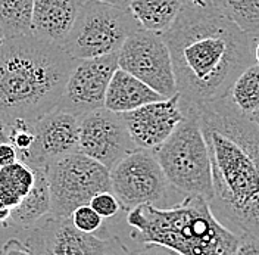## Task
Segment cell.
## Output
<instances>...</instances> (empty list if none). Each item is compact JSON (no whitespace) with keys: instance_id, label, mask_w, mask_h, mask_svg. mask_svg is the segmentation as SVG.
<instances>
[{"instance_id":"cell-32","label":"cell","mask_w":259,"mask_h":255,"mask_svg":"<svg viewBox=\"0 0 259 255\" xmlns=\"http://www.w3.org/2000/svg\"><path fill=\"white\" fill-rule=\"evenodd\" d=\"M183 5L193 6V8H208L213 6V0H181Z\"/></svg>"},{"instance_id":"cell-18","label":"cell","mask_w":259,"mask_h":255,"mask_svg":"<svg viewBox=\"0 0 259 255\" xmlns=\"http://www.w3.org/2000/svg\"><path fill=\"white\" fill-rule=\"evenodd\" d=\"M183 9L181 0H131L128 11L143 30L163 34Z\"/></svg>"},{"instance_id":"cell-16","label":"cell","mask_w":259,"mask_h":255,"mask_svg":"<svg viewBox=\"0 0 259 255\" xmlns=\"http://www.w3.org/2000/svg\"><path fill=\"white\" fill-rule=\"evenodd\" d=\"M163 99V96L159 95L152 87H149L146 83L139 80L127 71L118 68L106 92L105 108H108L109 111L122 114Z\"/></svg>"},{"instance_id":"cell-36","label":"cell","mask_w":259,"mask_h":255,"mask_svg":"<svg viewBox=\"0 0 259 255\" xmlns=\"http://www.w3.org/2000/svg\"><path fill=\"white\" fill-rule=\"evenodd\" d=\"M249 117H250V120H252V121H253V123H255V124L259 127V110H256V111L253 112L252 115H249Z\"/></svg>"},{"instance_id":"cell-3","label":"cell","mask_w":259,"mask_h":255,"mask_svg":"<svg viewBox=\"0 0 259 255\" xmlns=\"http://www.w3.org/2000/svg\"><path fill=\"white\" fill-rule=\"evenodd\" d=\"M77 59L61 45L32 34L0 46V121L34 124L56 110Z\"/></svg>"},{"instance_id":"cell-1","label":"cell","mask_w":259,"mask_h":255,"mask_svg":"<svg viewBox=\"0 0 259 255\" xmlns=\"http://www.w3.org/2000/svg\"><path fill=\"white\" fill-rule=\"evenodd\" d=\"M166 42L181 100L189 105L223 99L246 68L255 62L253 39L215 6L183 5Z\"/></svg>"},{"instance_id":"cell-30","label":"cell","mask_w":259,"mask_h":255,"mask_svg":"<svg viewBox=\"0 0 259 255\" xmlns=\"http://www.w3.org/2000/svg\"><path fill=\"white\" fill-rule=\"evenodd\" d=\"M109 238H111L109 246L103 255H133V252L124 245V242L118 236H109Z\"/></svg>"},{"instance_id":"cell-22","label":"cell","mask_w":259,"mask_h":255,"mask_svg":"<svg viewBox=\"0 0 259 255\" xmlns=\"http://www.w3.org/2000/svg\"><path fill=\"white\" fill-rule=\"evenodd\" d=\"M228 97L246 115L259 110V65L246 68L233 84Z\"/></svg>"},{"instance_id":"cell-24","label":"cell","mask_w":259,"mask_h":255,"mask_svg":"<svg viewBox=\"0 0 259 255\" xmlns=\"http://www.w3.org/2000/svg\"><path fill=\"white\" fill-rule=\"evenodd\" d=\"M9 128H11V143L16 148L18 155L21 157L27 154L35 140L32 124H28L25 121H18L15 124L9 126Z\"/></svg>"},{"instance_id":"cell-13","label":"cell","mask_w":259,"mask_h":255,"mask_svg":"<svg viewBox=\"0 0 259 255\" xmlns=\"http://www.w3.org/2000/svg\"><path fill=\"white\" fill-rule=\"evenodd\" d=\"M109 242L111 238L78 230L71 217L56 220L48 215L32 227L27 243L35 255H103Z\"/></svg>"},{"instance_id":"cell-35","label":"cell","mask_w":259,"mask_h":255,"mask_svg":"<svg viewBox=\"0 0 259 255\" xmlns=\"http://www.w3.org/2000/svg\"><path fill=\"white\" fill-rule=\"evenodd\" d=\"M253 55H255V62L259 65V37L253 39Z\"/></svg>"},{"instance_id":"cell-7","label":"cell","mask_w":259,"mask_h":255,"mask_svg":"<svg viewBox=\"0 0 259 255\" xmlns=\"http://www.w3.org/2000/svg\"><path fill=\"white\" fill-rule=\"evenodd\" d=\"M52 198V218L65 220L97 193L112 191L111 170L78 152L52 161L46 167Z\"/></svg>"},{"instance_id":"cell-34","label":"cell","mask_w":259,"mask_h":255,"mask_svg":"<svg viewBox=\"0 0 259 255\" xmlns=\"http://www.w3.org/2000/svg\"><path fill=\"white\" fill-rule=\"evenodd\" d=\"M99 2L108 3V5L119 8V9H128L130 3H131V0H99Z\"/></svg>"},{"instance_id":"cell-2","label":"cell","mask_w":259,"mask_h":255,"mask_svg":"<svg viewBox=\"0 0 259 255\" xmlns=\"http://www.w3.org/2000/svg\"><path fill=\"white\" fill-rule=\"evenodd\" d=\"M209 151V207L228 230L259 239V127L227 96L196 105Z\"/></svg>"},{"instance_id":"cell-28","label":"cell","mask_w":259,"mask_h":255,"mask_svg":"<svg viewBox=\"0 0 259 255\" xmlns=\"http://www.w3.org/2000/svg\"><path fill=\"white\" fill-rule=\"evenodd\" d=\"M233 255H259V239L253 238H242L240 245Z\"/></svg>"},{"instance_id":"cell-15","label":"cell","mask_w":259,"mask_h":255,"mask_svg":"<svg viewBox=\"0 0 259 255\" xmlns=\"http://www.w3.org/2000/svg\"><path fill=\"white\" fill-rule=\"evenodd\" d=\"M84 0H34L32 35L64 45Z\"/></svg>"},{"instance_id":"cell-9","label":"cell","mask_w":259,"mask_h":255,"mask_svg":"<svg viewBox=\"0 0 259 255\" xmlns=\"http://www.w3.org/2000/svg\"><path fill=\"white\" fill-rule=\"evenodd\" d=\"M118 68L146 83L165 99L178 93L171 52L162 34L143 28L133 32L118 52Z\"/></svg>"},{"instance_id":"cell-31","label":"cell","mask_w":259,"mask_h":255,"mask_svg":"<svg viewBox=\"0 0 259 255\" xmlns=\"http://www.w3.org/2000/svg\"><path fill=\"white\" fill-rule=\"evenodd\" d=\"M11 214H12V208L6 207L3 202H0V224L2 226H6L9 223V218H11Z\"/></svg>"},{"instance_id":"cell-6","label":"cell","mask_w":259,"mask_h":255,"mask_svg":"<svg viewBox=\"0 0 259 255\" xmlns=\"http://www.w3.org/2000/svg\"><path fill=\"white\" fill-rule=\"evenodd\" d=\"M142 25L128 9L99 0H84L62 48L77 61L119 52L124 42Z\"/></svg>"},{"instance_id":"cell-25","label":"cell","mask_w":259,"mask_h":255,"mask_svg":"<svg viewBox=\"0 0 259 255\" xmlns=\"http://www.w3.org/2000/svg\"><path fill=\"white\" fill-rule=\"evenodd\" d=\"M90 205L103 220L118 215V212L122 209L119 199L116 198V195L112 191L97 193L96 196L90 201Z\"/></svg>"},{"instance_id":"cell-4","label":"cell","mask_w":259,"mask_h":255,"mask_svg":"<svg viewBox=\"0 0 259 255\" xmlns=\"http://www.w3.org/2000/svg\"><path fill=\"white\" fill-rule=\"evenodd\" d=\"M127 224L136 243L162 245L180 255H233L242 242L197 195H187L172 207L133 208L127 211Z\"/></svg>"},{"instance_id":"cell-19","label":"cell","mask_w":259,"mask_h":255,"mask_svg":"<svg viewBox=\"0 0 259 255\" xmlns=\"http://www.w3.org/2000/svg\"><path fill=\"white\" fill-rule=\"evenodd\" d=\"M35 181V173L31 167L18 161L12 165L0 168V202L6 207H18L30 193Z\"/></svg>"},{"instance_id":"cell-21","label":"cell","mask_w":259,"mask_h":255,"mask_svg":"<svg viewBox=\"0 0 259 255\" xmlns=\"http://www.w3.org/2000/svg\"><path fill=\"white\" fill-rule=\"evenodd\" d=\"M213 6L252 39L259 37V0H213Z\"/></svg>"},{"instance_id":"cell-29","label":"cell","mask_w":259,"mask_h":255,"mask_svg":"<svg viewBox=\"0 0 259 255\" xmlns=\"http://www.w3.org/2000/svg\"><path fill=\"white\" fill-rule=\"evenodd\" d=\"M133 255H180L162 245H142V249L133 251Z\"/></svg>"},{"instance_id":"cell-11","label":"cell","mask_w":259,"mask_h":255,"mask_svg":"<svg viewBox=\"0 0 259 255\" xmlns=\"http://www.w3.org/2000/svg\"><path fill=\"white\" fill-rule=\"evenodd\" d=\"M116 69L118 52L77 61L56 110L71 112L81 118L89 112L105 108L106 92Z\"/></svg>"},{"instance_id":"cell-27","label":"cell","mask_w":259,"mask_h":255,"mask_svg":"<svg viewBox=\"0 0 259 255\" xmlns=\"http://www.w3.org/2000/svg\"><path fill=\"white\" fill-rule=\"evenodd\" d=\"M18 161H19V155H18V151L14 144L11 142L0 144V168L12 165Z\"/></svg>"},{"instance_id":"cell-26","label":"cell","mask_w":259,"mask_h":255,"mask_svg":"<svg viewBox=\"0 0 259 255\" xmlns=\"http://www.w3.org/2000/svg\"><path fill=\"white\" fill-rule=\"evenodd\" d=\"M0 255H35L31 246L27 242L12 238V239L6 240L2 248H0Z\"/></svg>"},{"instance_id":"cell-12","label":"cell","mask_w":259,"mask_h":255,"mask_svg":"<svg viewBox=\"0 0 259 255\" xmlns=\"http://www.w3.org/2000/svg\"><path fill=\"white\" fill-rule=\"evenodd\" d=\"M35 140L32 148L19 161L35 168H46L52 161L78 152L80 117L53 110L32 124Z\"/></svg>"},{"instance_id":"cell-20","label":"cell","mask_w":259,"mask_h":255,"mask_svg":"<svg viewBox=\"0 0 259 255\" xmlns=\"http://www.w3.org/2000/svg\"><path fill=\"white\" fill-rule=\"evenodd\" d=\"M34 0H0V30L6 39L32 32Z\"/></svg>"},{"instance_id":"cell-5","label":"cell","mask_w":259,"mask_h":255,"mask_svg":"<svg viewBox=\"0 0 259 255\" xmlns=\"http://www.w3.org/2000/svg\"><path fill=\"white\" fill-rule=\"evenodd\" d=\"M186 117L166 139L155 149L169 185L184 196L197 195L208 202L213 196L209 151L199 121L196 105L184 103Z\"/></svg>"},{"instance_id":"cell-10","label":"cell","mask_w":259,"mask_h":255,"mask_svg":"<svg viewBox=\"0 0 259 255\" xmlns=\"http://www.w3.org/2000/svg\"><path fill=\"white\" fill-rule=\"evenodd\" d=\"M136 149L139 148L134 143L121 114L109 111L108 108H99L80 118L78 151L106 168L112 170Z\"/></svg>"},{"instance_id":"cell-23","label":"cell","mask_w":259,"mask_h":255,"mask_svg":"<svg viewBox=\"0 0 259 255\" xmlns=\"http://www.w3.org/2000/svg\"><path fill=\"white\" fill-rule=\"evenodd\" d=\"M74 226L84 233H96L102 229L103 218L92 208L90 204L78 207L71 215Z\"/></svg>"},{"instance_id":"cell-17","label":"cell","mask_w":259,"mask_h":255,"mask_svg":"<svg viewBox=\"0 0 259 255\" xmlns=\"http://www.w3.org/2000/svg\"><path fill=\"white\" fill-rule=\"evenodd\" d=\"M34 173H35L34 186L30 193L22 199V202L12 209L8 227L12 226L27 230L50 215L52 198H50L46 168H35Z\"/></svg>"},{"instance_id":"cell-33","label":"cell","mask_w":259,"mask_h":255,"mask_svg":"<svg viewBox=\"0 0 259 255\" xmlns=\"http://www.w3.org/2000/svg\"><path fill=\"white\" fill-rule=\"evenodd\" d=\"M11 142V128L3 121H0V144Z\"/></svg>"},{"instance_id":"cell-37","label":"cell","mask_w":259,"mask_h":255,"mask_svg":"<svg viewBox=\"0 0 259 255\" xmlns=\"http://www.w3.org/2000/svg\"><path fill=\"white\" fill-rule=\"evenodd\" d=\"M6 37L3 35V32H2V30H0V46H2V43H3V40H5Z\"/></svg>"},{"instance_id":"cell-14","label":"cell","mask_w":259,"mask_h":255,"mask_svg":"<svg viewBox=\"0 0 259 255\" xmlns=\"http://www.w3.org/2000/svg\"><path fill=\"white\" fill-rule=\"evenodd\" d=\"M137 148L155 151L176 131L186 117L180 93L121 114Z\"/></svg>"},{"instance_id":"cell-8","label":"cell","mask_w":259,"mask_h":255,"mask_svg":"<svg viewBox=\"0 0 259 255\" xmlns=\"http://www.w3.org/2000/svg\"><path fill=\"white\" fill-rule=\"evenodd\" d=\"M112 192L122 209L140 205L166 208L168 192L172 188L161 164L150 149H136L111 170Z\"/></svg>"}]
</instances>
